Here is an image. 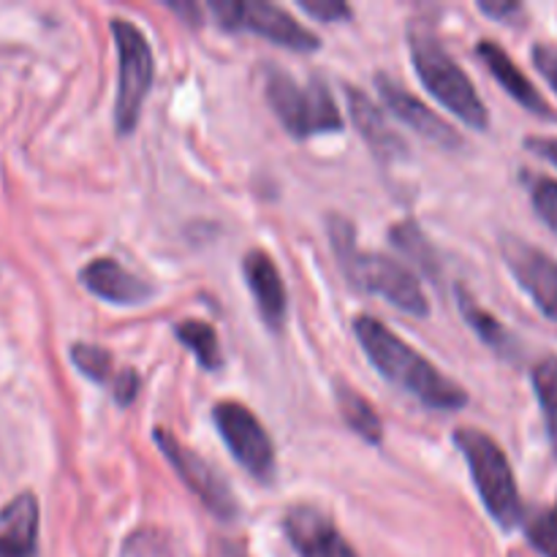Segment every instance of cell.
Instances as JSON below:
<instances>
[{"mask_svg":"<svg viewBox=\"0 0 557 557\" xmlns=\"http://www.w3.org/2000/svg\"><path fill=\"white\" fill-rule=\"evenodd\" d=\"M354 332H357L359 343H362L364 354L375 364V370L386 381L400 386L403 392L422 400L428 408L457 411V408H462L468 403V395L462 386L446 379L435 364H430L417 348L400 341L395 332L386 330L379 319H373V315H359L354 321Z\"/></svg>","mask_w":557,"mask_h":557,"instance_id":"1","label":"cell"},{"mask_svg":"<svg viewBox=\"0 0 557 557\" xmlns=\"http://www.w3.org/2000/svg\"><path fill=\"white\" fill-rule=\"evenodd\" d=\"M330 237L337 261H341V270L346 272V277L354 286L389 299L403 313L428 315V297H424L422 286H419L411 270H406L400 261L389 259L384 253H364V250H359L357 234H354V226L346 218H330Z\"/></svg>","mask_w":557,"mask_h":557,"instance_id":"2","label":"cell"},{"mask_svg":"<svg viewBox=\"0 0 557 557\" xmlns=\"http://www.w3.org/2000/svg\"><path fill=\"white\" fill-rule=\"evenodd\" d=\"M408 47H411L413 65H417V74L422 79V85L444 103L449 112H455L471 128L484 131L490 125V114L484 101L479 98L476 87L471 85L466 71L457 65V60L451 58L444 49V44L438 41V36L424 27H413L408 33Z\"/></svg>","mask_w":557,"mask_h":557,"instance_id":"3","label":"cell"},{"mask_svg":"<svg viewBox=\"0 0 557 557\" xmlns=\"http://www.w3.org/2000/svg\"><path fill=\"white\" fill-rule=\"evenodd\" d=\"M455 444L471 468L473 484L482 495L484 509L504 531H515L522 522V504L504 449L487 433L473 428L455 430Z\"/></svg>","mask_w":557,"mask_h":557,"instance_id":"4","label":"cell"},{"mask_svg":"<svg viewBox=\"0 0 557 557\" xmlns=\"http://www.w3.org/2000/svg\"><path fill=\"white\" fill-rule=\"evenodd\" d=\"M267 101L275 109L283 128L297 139L319 134H335L343 128V114L324 82L313 79L299 85L294 76L272 69L267 74Z\"/></svg>","mask_w":557,"mask_h":557,"instance_id":"5","label":"cell"},{"mask_svg":"<svg viewBox=\"0 0 557 557\" xmlns=\"http://www.w3.org/2000/svg\"><path fill=\"white\" fill-rule=\"evenodd\" d=\"M114 41H117L120 58V90L114 103V123L120 134H131L139 123L141 107L152 85V49L145 33L128 20H112Z\"/></svg>","mask_w":557,"mask_h":557,"instance_id":"6","label":"cell"},{"mask_svg":"<svg viewBox=\"0 0 557 557\" xmlns=\"http://www.w3.org/2000/svg\"><path fill=\"white\" fill-rule=\"evenodd\" d=\"M210 11L223 30L256 33L294 52H315L321 44L319 36L299 25L288 11L264 0H215L210 3Z\"/></svg>","mask_w":557,"mask_h":557,"instance_id":"7","label":"cell"},{"mask_svg":"<svg viewBox=\"0 0 557 557\" xmlns=\"http://www.w3.org/2000/svg\"><path fill=\"white\" fill-rule=\"evenodd\" d=\"M212 422L221 430L228 451L237 457L239 466L259 482H272L275 476V446L267 435L264 424L245 408L243 403H218L212 408Z\"/></svg>","mask_w":557,"mask_h":557,"instance_id":"8","label":"cell"},{"mask_svg":"<svg viewBox=\"0 0 557 557\" xmlns=\"http://www.w3.org/2000/svg\"><path fill=\"white\" fill-rule=\"evenodd\" d=\"M156 444L161 446V451L166 455V460L172 462L174 471L180 473V479L199 495L201 504H205L212 515L221 517V520H234V517H237V504H234L232 490L226 487V482H223L196 451L185 449L172 433H166V430L161 428L156 430Z\"/></svg>","mask_w":557,"mask_h":557,"instance_id":"9","label":"cell"},{"mask_svg":"<svg viewBox=\"0 0 557 557\" xmlns=\"http://www.w3.org/2000/svg\"><path fill=\"white\" fill-rule=\"evenodd\" d=\"M500 253H504L517 283L531 294L536 308L547 319L557 321V261L553 256L539 250L536 245L525 243L522 237L500 239Z\"/></svg>","mask_w":557,"mask_h":557,"instance_id":"10","label":"cell"},{"mask_svg":"<svg viewBox=\"0 0 557 557\" xmlns=\"http://www.w3.org/2000/svg\"><path fill=\"white\" fill-rule=\"evenodd\" d=\"M288 542L299 557H359L341 536L335 522L313 506H294L283 520Z\"/></svg>","mask_w":557,"mask_h":557,"instance_id":"11","label":"cell"},{"mask_svg":"<svg viewBox=\"0 0 557 557\" xmlns=\"http://www.w3.org/2000/svg\"><path fill=\"white\" fill-rule=\"evenodd\" d=\"M375 87H379L381 98H384V103L389 107V112L395 114V117H400L406 125H411V128L417 131V134H422L424 139L435 141V145L441 147H449V150H455V147L462 145L457 131L451 128L444 117H438L433 109L424 107L417 96L403 90L395 79L379 74L375 76Z\"/></svg>","mask_w":557,"mask_h":557,"instance_id":"12","label":"cell"},{"mask_svg":"<svg viewBox=\"0 0 557 557\" xmlns=\"http://www.w3.org/2000/svg\"><path fill=\"white\" fill-rule=\"evenodd\" d=\"M243 270L264 324L270 326V330H281L283 321H286L288 297L275 261H272L264 250H250L243 261Z\"/></svg>","mask_w":557,"mask_h":557,"instance_id":"13","label":"cell"},{"mask_svg":"<svg viewBox=\"0 0 557 557\" xmlns=\"http://www.w3.org/2000/svg\"><path fill=\"white\" fill-rule=\"evenodd\" d=\"M79 281L98 299H107L114 305H141L152 297V288L114 259L90 261L79 272Z\"/></svg>","mask_w":557,"mask_h":557,"instance_id":"14","label":"cell"},{"mask_svg":"<svg viewBox=\"0 0 557 557\" xmlns=\"http://www.w3.org/2000/svg\"><path fill=\"white\" fill-rule=\"evenodd\" d=\"M38 500L33 493L16 495L0 509V557H36Z\"/></svg>","mask_w":557,"mask_h":557,"instance_id":"15","label":"cell"},{"mask_svg":"<svg viewBox=\"0 0 557 557\" xmlns=\"http://www.w3.org/2000/svg\"><path fill=\"white\" fill-rule=\"evenodd\" d=\"M476 52H479V58L484 60V65L490 69V74H493L495 79L504 85V90L509 92L517 103H522V107L533 114L553 117V112H549V107H547V101L542 98V92H539L536 87H533V82L522 74L520 65H517L515 60L504 52V47H498L495 41H482L476 47Z\"/></svg>","mask_w":557,"mask_h":557,"instance_id":"16","label":"cell"},{"mask_svg":"<svg viewBox=\"0 0 557 557\" xmlns=\"http://www.w3.org/2000/svg\"><path fill=\"white\" fill-rule=\"evenodd\" d=\"M346 96L348 109H351V120L359 134H362V139L384 158L406 156V141L386 125L381 109L364 92H359L357 87H346Z\"/></svg>","mask_w":557,"mask_h":557,"instance_id":"17","label":"cell"},{"mask_svg":"<svg viewBox=\"0 0 557 557\" xmlns=\"http://www.w3.org/2000/svg\"><path fill=\"white\" fill-rule=\"evenodd\" d=\"M455 297H457V305H460L462 315H466V321L471 324V330L476 332V335L482 337V341L487 343L493 351L509 354L511 351V335L506 332V326L500 324L495 315H490L487 310H484L482 305H479L476 299H473L462 286L455 288Z\"/></svg>","mask_w":557,"mask_h":557,"instance_id":"18","label":"cell"},{"mask_svg":"<svg viewBox=\"0 0 557 557\" xmlns=\"http://www.w3.org/2000/svg\"><path fill=\"white\" fill-rule=\"evenodd\" d=\"M337 406H341L343 422L354 430V433L362 435L368 444H381V435H384V424H381L379 413L370 406L364 397H359L351 386H341L337 389Z\"/></svg>","mask_w":557,"mask_h":557,"instance_id":"19","label":"cell"},{"mask_svg":"<svg viewBox=\"0 0 557 557\" xmlns=\"http://www.w3.org/2000/svg\"><path fill=\"white\" fill-rule=\"evenodd\" d=\"M174 335L180 337L183 346H188V351L199 359L201 368L218 370L223 364L221 341H218V332L210 324H205V321H180L174 326Z\"/></svg>","mask_w":557,"mask_h":557,"instance_id":"20","label":"cell"},{"mask_svg":"<svg viewBox=\"0 0 557 557\" xmlns=\"http://www.w3.org/2000/svg\"><path fill=\"white\" fill-rule=\"evenodd\" d=\"M533 386H536L539 403L544 408L549 444H553L557 457V357H547L536 364V370H533Z\"/></svg>","mask_w":557,"mask_h":557,"instance_id":"21","label":"cell"},{"mask_svg":"<svg viewBox=\"0 0 557 557\" xmlns=\"http://www.w3.org/2000/svg\"><path fill=\"white\" fill-rule=\"evenodd\" d=\"M392 239H395L397 248L403 250V253L411 256L413 261H417L419 267H422L424 272H438V261H435V253L433 248L428 245V239H424V234L419 232L417 223H400V226L392 228Z\"/></svg>","mask_w":557,"mask_h":557,"instance_id":"22","label":"cell"},{"mask_svg":"<svg viewBox=\"0 0 557 557\" xmlns=\"http://www.w3.org/2000/svg\"><path fill=\"white\" fill-rule=\"evenodd\" d=\"M71 359H74L76 368L92 379L96 384H107V381H114L112 370V354L101 346H90V343H74L71 346Z\"/></svg>","mask_w":557,"mask_h":557,"instance_id":"23","label":"cell"},{"mask_svg":"<svg viewBox=\"0 0 557 557\" xmlns=\"http://www.w3.org/2000/svg\"><path fill=\"white\" fill-rule=\"evenodd\" d=\"M528 539L544 557H557V504L531 522Z\"/></svg>","mask_w":557,"mask_h":557,"instance_id":"24","label":"cell"},{"mask_svg":"<svg viewBox=\"0 0 557 557\" xmlns=\"http://www.w3.org/2000/svg\"><path fill=\"white\" fill-rule=\"evenodd\" d=\"M533 207H536L539 218L547 223L557 234V180L553 177H539L533 180Z\"/></svg>","mask_w":557,"mask_h":557,"instance_id":"25","label":"cell"},{"mask_svg":"<svg viewBox=\"0 0 557 557\" xmlns=\"http://www.w3.org/2000/svg\"><path fill=\"white\" fill-rule=\"evenodd\" d=\"M299 9L308 11L310 16L324 22H335V20H346V16H351V9H348L343 0H299Z\"/></svg>","mask_w":557,"mask_h":557,"instance_id":"26","label":"cell"},{"mask_svg":"<svg viewBox=\"0 0 557 557\" xmlns=\"http://www.w3.org/2000/svg\"><path fill=\"white\" fill-rule=\"evenodd\" d=\"M112 392L117 406H128V403H134L136 392H139V375L134 370H123V373L114 375Z\"/></svg>","mask_w":557,"mask_h":557,"instance_id":"27","label":"cell"},{"mask_svg":"<svg viewBox=\"0 0 557 557\" xmlns=\"http://www.w3.org/2000/svg\"><path fill=\"white\" fill-rule=\"evenodd\" d=\"M533 63H536V69L542 71L544 79H547L557 92V49L536 47L533 49Z\"/></svg>","mask_w":557,"mask_h":557,"instance_id":"28","label":"cell"},{"mask_svg":"<svg viewBox=\"0 0 557 557\" xmlns=\"http://www.w3.org/2000/svg\"><path fill=\"white\" fill-rule=\"evenodd\" d=\"M525 145L531 147L536 156H542L544 161L555 163V166H557V139H544V136H542V139H528Z\"/></svg>","mask_w":557,"mask_h":557,"instance_id":"29","label":"cell"},{"mask_svg":"<svg viewBox=\"0 0 557 557\" xmlns=\"http://www.w3.org/2000/svg\"><path fill=\"white\" fill-rule=\"evenodd\" d=\"M482 11L484 14H493V16H506V14H515V11H520V5L517 3H482Z\"/></svg>","mask_w":557,"mask_h":557,"instance_id":"30","label":"cell"}]
</instances>
